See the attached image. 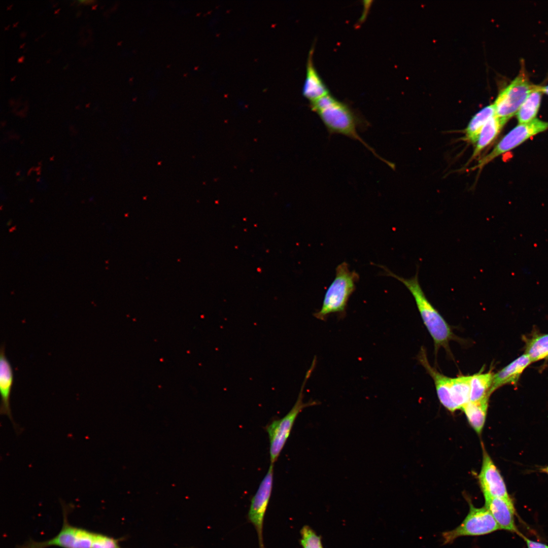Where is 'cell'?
<instances>
[{"instance_id":"obj_31","label":"cell","mask_w":548,"mask_h":548,"mask_svg":"<svg viewBox=\"0 0 548 548\" xmlns=\"http://www.w3.org/2000/svg\"><path fill=\"white\" fill-rule=\"evenodd\" d=\"M59 10H60V9H58L57 10H55V11H54V14H56V13H58V11H59Z\"/></svg>"},{"instance_id":"obj_26","label":"cell","mask_w":548,"mask_h":548,"mask_svg":"<svg viewBox=\"0 0 548 548\" xmlns=\"http://www.w3.org/2000/svg\"><path fill=\"white\" fill-rule=\"evenodd\" d=\"M540 90L542 93H544L548 95V85L543 87H540Z\"/></svg>"},{"instance_id":"obj_38","label":"cell","mask_w":548,"mask_h":548,"mask_svg":"<svg viewBox=\"0 0 548 548\" xmlns=\"http://www.w3.org/2000/svg\"><path fill=\"white\" fill-rule=\"evenodd\" d=\"M8 27H9V25H8V26H6V27H5V29H7V28H8Z\"/></svg>"},{"instance_id":"obj_30","label":"cell","mask_w":548,"mask_h":548,"mask_svg":"<svg viewBox=\"0 0 548 548\" xmlns=\"http://www.w3.org/2000/svg\"><path fill=\"white\" fill-rule=\"evenodd\" d=\"M81 12V11H78V12H77V13L76 14V15H77V16H79V15H80V14H81V12Z\"/></svg>"},{"instance_id":"obj_32","label":"cell","mask_w":548,"mask_h":548,"mask_svg":"<svg viewBox=\"0 0 548 548\" xmlns=\"http://www.w3.org/2000/svg\"><path fill=\"white\" fill-rule=\"evenodd\" d=\"M17 23H18V22H16L14 23L13 24V27H15L16 25H17Z\"/></svg>"},{"instance_id":"obj_28","label":"cell","mask_w":548,"mask_h":548,"mask_svg":"<svg viewBox=\"0 0 548 548\" xmlns=\"http://www.w3.org/2000/svg\"><path fill=\"white\" fill-rule=\"evenodd\" d=\"M541 470L548 474V466L546 467L543 468Z\"/></svg>"},{"instance_id":"obj_21","label":"cell","mask_w":548,"mask_h":548,"mask_svg":"<svg viewBox=\"0 0 548 548\" xmlns=\"http://www.w3.org/2000/svg\"><path fill=\"white\" fill-rule=\"evenodd\" d=\"M471 377L461 375L453 378V398L457 409H462L470 401Z\"/></svg>"},{"instance_id":"obj_22","label":"cell","mask_w":548,"mask_h":548,"mask_svg":"<svg viewBox=\"0 0 548 548\" xmlns=\"http://www.w3.org/2000/svg\"><path fill=\"white\" fill-rule=\"evenodd\" d=\"M526 354L531 362L548 357V334L534 338L527 346Z\"/></svg>"},{"instance_id":"obj_5","label":"cell","mask_w":548,"mask_h":548,"mask_svg":"<svg viewBox=\"0 0 548 548\" xmlns=\"http://www.w3.org/2000/svg\"><path fill=\"white\" fill-rule=\"evenodd\" d=\"M536 86L529 82L524 70L502 89L493 104L496 115L506 122L517 114L520 108Z\"/></svg>"},{"instance_id":"obj_20","label":"cell","mask_w":548,"mask_h":548,"mask_svg":"<svg viewBox=\"0 0 548 548\" xmlns=\"http://www.w3.org/2000/svg\"><path fill=\"white\" fill-rule=\"evenodd\" d=\"M494 374L491 371L477 373L471 375L470 380V401H476L490 396Z\"/></svg>"},{"instance_id":"obj_18","label":"cell","mask_w":548,"mask_h":548,"mask_svg":"<svg viewBox=\"0 0 548 548\" xmlns=\"http://www.w3.org/2000/svg\"><path fill=\"white\" fill-rule=\"evenodd\" d=\"M496 115L493 104L485 106L472 117L464 130L465 139L474 144L487 122Z\"/></svg>"},{"instance_id":"obj_33","label":"cell","mask_w":548,"mask_h":548,"mask_svg":"<svg viewBox=\"0 0 548 548\" xmlns=\"http://www.w3.org/2000/svg\"><path fill=\"white\" fill-rule=\"evenodd\" d=\"M96 6H97L96 5L92 6V9H95V7H96Z\"/></svg>"},{"instance_id":"obj_36","label":"cell","mask_w":548,"mask_h":548,"mask_svg":"<svg viewBox=\"0 0 548 548\" xmlns=\"http://www.w3.org/2000/svg\"><path fill=\"white\" fill-rule=\"evenodd\" d=\"M24 44H24V43H23V44H22V45H21L20 46V48H22V47H23V46L24 45Z\"/></svg>"},{"instance_id":"obj_8","label":"cell","mask_w":548,"mask_h":548,"mask_svg":"<svg viewBox=\"0 0 548 548\" xmlns=\"http://www.w3.org/2000/svg\"><path fill=\"white\" fill-rule=\"evenodd\" d=\"M92 535L93 532L70 525L65 514L62 527L56 536L44 541H30L20 548H91Z\"/></svg>"},{"instance_id":"obj_27","label":"cell","mask_w":548,"mask_h":548,"mask_svg":"<svg viewBox=\"0 0 548 548\" xmlns=\"http://www.w3.org/2000/svg\"><path fill=\"white\" fill-rule=\"evenodd\" d=\"M94 2H95L94 1H92V0H89H89H85V1L80 0V1H79V2H80L81 3H84V4H90V3H93Z\"/></svg>"},{"instance_id":"obj_17","label":"cell","mask_w":548,"mask_h":548,"mask_svg":"<svg viewBox=\"0 0 548 548\" xmlns=\"http://www.w3.org/2000/svg\"><path fill=\"white\" fill-rule=\"evenodd\" d=\"M489 397L476 401H470L462 408L469 424L477 433L481 432L485 424Z\"/></svg>"},{"instance_id":"obj_15","label":"cell","mask_w":548,"mask_h":548,"mask_svg":"<svg viewBox=\"0 0 548 548\" xmlns=\"http://www.w3.org/2000/svg\"><path fill=\"white\" fill-rule=\"evenodd\" d=\"M531 362L530 359L525 354L494 374L489 395L505 384H516L522 372Z\"/></svg>"},{"instance_id":"obj_2","label":"cell","mask_w":548,"mask_h":548,"mask_svg":"<svg viewBox=\"0 0 548 548\" xmlns=\"http://www.w3.org/2000/svg\"><path fill=\"white\" fill-rule=\"evenodd\" d=\"M377 266L384 269L385 275L403 283L411 293L423 323L433 340L435 350L441 347L448 350L449 342L455 338V335L448 323L426 297L419 281L418 271L414 277L405 279L394 273L385 266Z\"/></svg>"},{"instance_id":"obj_13","label":"cell","mask_w":548,"mask_h":548,"mask_svg":"<svg viewBox=\"0 0 548 548\" xmlns=\"http://www.w3.org/2000/svg\"><path fill=\"white\" fill-rule=\"evenodd\" d=\"M14 382L13 370L10 362L5 353V346L2 344L0 350V392L1 402L0 413L6 415L12 422L14 426L11 407L10 395Z\"/></svg>"},{"instance_id":"obj_4","label":"cell","mask_w":548,"mask_h":548,"mask_svg":"<svg viewBox=\"0 0 548 548\" xmlns=\"http://www.w3.org/2000/svg\"><path fill=\"white\" fill-rule=\"evenodd\" d=\"M314 358L312 365L307 371L297 399L290 410L283 418L276 419L265 427L269 440V456L270 464L278 460L286 441L289 438L295 421L299 414L305 407L316 405L320 402L316 400L303 402V391L307 380L310 377L316 365Z\"/></svg>"},{"instance_id":"obj_37","label":"cell","mask_w":548,"mask_h":548,"mask_svg":"<svg viewBox=\"0 0 548 548\" xmlns=\"http://www.w3.org/2000/svg\"><path fill=\"white\" fill-rule=\"evenodd\" d=\"M67 65H68V64H66L65 66H64L63 67V68H66V67L67 66Z\"/></svg>"},{"instance_id":"obj_34","label":"cell","mask_w":548,"mask_h":548,"mask_svg":"<svg viewBox=\"0 0 548 548\" xmlns=\"http://www.w3.org/2000/svg\"><path fill=\"white\" fill-rule=\"evenodd\" d=\"M12 6V5H10V6H8L7 7V9H9Z\"/></svg>"},{"instance_id":"obj_3","label":"cell","mask_w":548,"mask_h":548,"mask_svg":"<svg viewBox=\"0 0 548 548\" xmlns=\"http://www.w3.org/2000/svg\"><path fill=\"white\" fill-rule=\"evenodd\" d=\"M359 279L358 273L355 270L351 271L346 262L339 264L336 268L334 279L326 292L321 308L314 316L322 321H325L331 314L344 317L348 300Z\"/></svg>"},{"instance_id":"obj_6","label":"cell","mask_w":548,"mask_h":548,"mask_svg":"<svg viewBox=\"0 0 548 548\" xmlns=\"http://www.w3.org/2000/svg\"><path fill=\"white\" fill-rule=\"evenodd\" d=\"M500 529L490 511L485 507L477 508L469 503V510L462 522L455 528L442 533L443 543H452L462 536H482Z\"/></svg>"},{"instance_id":"obj_35","label":"cell","mask_w":548,"mask_h":548,"mask_svg":"<svg viewBox=\"0 0 548 548\" xmlns=\"http://www.w3.org/2000/svg\"><path fill=\"white\" fill-rule=\"evenodd\" d=\"M15 76H14V77H12V78H11V81H13V80H14V79L15 78Z\"/></svg>"},{"instance_id":"obj_23","label":"cell","mask_w":548,"mask_h":548,"mask_svg":"<svg viewBox=\"0 0 548 548\" xmlns=\"http://www.w3.org/2000/svg\"><path fill=\"white\" fill-rule=\"evenodd\" d=\"M300 534L302 548H323L321 537L309 526H303Z\"/></svg>"},{"instance_id":"obj_29","label":"cell","mask_w":548,"mask_h":548,"mask_svg":"<svg viewBox=\"0 0 548 548\" xmlns=\"http://www.w3.org/2000/svg\"><path fill=\"white\" fill-rule=\"evenodd\" d=\"M23 59H24V56H22L18 58L17 61H18V62H22L23 61Z\"/></svg>"},{"instance_id":"obj_7","label":"cell","mask_w":548,"mask_h":548,"mask_svg":"<svg viewBox=\"0 0 548 548\" xmlns=\"http://www.w3.org/2000/svg\"><path fill=\"white\" fill-rule=\"evenodd\" d=\"M547 128V122L536 118L527 123H519L506 134L489 153L481 157L472 169L482 168L498 156L515 149Z\"/></svg>"},{"instance_id":"obj_16","label":"cell","mask_w":548,"mask_h":548,"mask_svg":"<svg viewBox=\"0 0 548 548\" xmlns=\"http://www.w3.org/2000/svg\"><path fill=\"white\" fill-rule=\"evenodd\" d=\"M507 122L496 115L491 118L481 131L469 162L476 158L497 136Z\"/></svg>"},{"instance_id":"obj_1","label":"cell","mask_w":548,"mask_h":548,"mask_svg":"<svg viewBox=\"0 0 548 548\" xmlns=\"http://www.w3.org/2000/svg\"><path fill=\"white\" fill-rule=\"evenodd\" d=\"M310 106L319 116L329 134H340L358 141L375 157L394 168L392 162L381 157L359 135L358 131L367 128L369 123L348 105L329 93L310 102Z\"/></svg>"},{"instance_id":"obj_14","label":"cell","mask_w":548,"mask_h":548,"mask_svg":"<svg viewBox=\"0 0 548 548\" xmlns=\"http://www.w3.org/2000/svg\"><path fill=\"white\" fill-rule=\"evenodd\" d=\"M314 46L311 48L307 60L306 76L302 88L303 96L313 101L329 93L328 89L317 72L313 62Z\"/></svg>"},{"instance_id":"obj_25","label":"cell","mask_w":548,"mask_h":548,"mask_svg":"<svg viewBox=\"0 0 548 548\" xmlns=\"http://www.w3.org/2000/svg\"><path fill=\"white\" fill-rule=\"evenodd\" d=\"M528 548H548V545L525 538Z\"/></svg>"},{"instance_id":"obj_24","label":"cell","mask_w":548,"mask_h":548,"mask_svg":"<svg viewBox=\"0 0 548 548\" xmlns=\"http://www.w3.org/2000/svg\"><path fill=\"white\" fill-rule=\"evenodd\" d=\"M91 548H122L119 540L99 533L93 532Z\"/></svg>"},{"instance_id":"obj_12","label":"cell","mask_w":548,"mask_h":548,"mask_svg":"<svg viewBox=\"0 0 548 548\" xmlns=\"http://www.w3.org/2000/svg\"><path fill=\"white\" fill-rule=\"evenodd\" d=\"M418 359L432 377L440 403L451 412L457 410L453 399V378L448 377L440 373L430 365L424 349H421Z\"/></svg>"},{"instance_id":"obj_11","label":"cell","mask_w":548,"mask_h":548,"mask_svg":"<svg viewBox=\"0 0 548 548\" xmlns=\"http://www.w3.org/2000/svg\"><path fill=\"white\" fill-rule=\"evenodd\" d=\"M485 507L490 511L500 529L518 533L515 525V509L509 497H484Z\"/></svg>"},{"instance_id":"obj_9","label":"cell","mask_w":548,"mask_h":548,"mask_svg":"<svg viewBox=\"0 0 548 548\" xmlns=\"http://www.w3.org/2000/svg\"><path fill=\"white\" fill-rule=\"evenodd\" d=\"M273 482V464H270L266 474L252 497L248 517L254 526L258 538L259 548H265L262 535L264 519L270 500Z\"/></svg>"},{"instance_id":"obj_19","label":"cell","mask_w":548,"mask_h":548,"mask_svg":"<svg viewBox=\"0 0 548 548\" xmlns=\"http://www.w3.org/2000/svg\"><path fill=\"white\" fill-rule=\"evenodd\" d=\"M541 94L540 86H536L516 114L519 123H527L536 119L540 105Z\"/></svg>"},{"instance_id":"obj_10","label":"cell","mask_w":548,"mask_h":548,"mask_svg":"<svg viewBox=\"0 0 548 548\" xmlns=\"http://www.w3.org/2000/svg\"><path fill=\"white\" fill-rule=\"evenodd\" d=\"M484 497H509L505 483L490 456L484 452L483 464L478 475Z\"/></svg>"}]
</instances>
